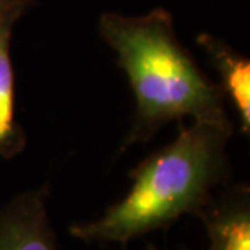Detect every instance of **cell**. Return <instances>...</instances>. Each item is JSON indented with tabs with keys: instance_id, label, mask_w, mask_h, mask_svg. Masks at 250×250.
I'll return each mask as SVG.
<instances>
[{
	"instance_id": "cell-1",
	"label": "cell",
	"mask_w": 250,
	"mask_h": 250,
	"mask_svg": "<svg viewBox=\"0 0 250 250\" xmlns=\"http://www.w3.org/2000/svg\"><path fill=\"white\" fill-rule=\"evenodd\" d=\"M234 124L228 121L179 122V133L130 171L132 186L101 218L75 223L70 234L86 242L130 241L166 229L184 214L202 209L231 177L228 145Z\"/></svg>"
},
{
	"instance_id": "cell-2",
	"label": "cell",
	"mask_w": 250,
	"mask_h": 250,
	"mask_svg": "<svg viewBox=\"0 0 250 250\" xmlns=\"http://www.w3.org/2000/svg\"><path fill=\"white\" fill-rule=\"evenodd\" d=\"M98 29L116 52L135 98L133 122L121 151L146 143L172 121L229 119L223 89L179 41L169 10L153 8L137 17L106 12Z\"/></svg>"
},
{
	"instance_id": "cell-3",
	"label": "cell",
	"mask_w": 250,
	"mask_h": 250,
	"mask_svg": "<svg viewBox=\"0 0 250 250\" xmlns=\"http://www.w3.org/2000/svg\"><path fill=\"white\" fill-rule=\"evenodd\" d=\"M49 187L28 190L0 208V250H61L47 214Z\"/></svg>"
},
{
	"instance_id": "cell-4",
	"label": "cell",
	"mask_w": 250,
	"mask_h": 250,
	"mask_svg": "<svg viewBox=\"0 0 250 250\" xmlns=\"http://www.w3.org/2000/svg\"><path fill=\"white\" fill-rule=\"evenodd\" d=\"M34 0H0V158L13 159L26 146V133L15 111L12 36Z\"/></svg>"
},
{
	"instance_id": "cell-5",
	"label": "cell",
	"mask_w": 250,
	"mask_h": 250,
	"mask_svg": "<svg viewBox=\"0 0 250 250\" xmlns=\"http://www.w3.org/2000/svg\"><path fill=\"white\" fill-rule=\"evenodd\" d=\"M209 239V250H250V188L226 184L197 213Z\"/></svg>"
},
{
	"instance_id": "cell-6",
	"label": "cell",
	"mask_w": 250,
	"mask_h": 250,
	"mask_svg": "<svg viewBox=\"0 0 250 250\" xmlns=\"http://www.w3.org/2000/svg\"><path fill=\"white\" fill-rule=\"evenodd\" d=\"M197 44L207 52L209 63L219 75V88L226 103L231 101L237 114L239 130L246 137L250 133V61L239 54L231 44L211 33H200Z\"/></svg>"
},
{
	"instance_id": "cell-7",
	"label": "cell",
	"mask_w": 250,
	"mask_h": 250,
	"mask_svg": "<svg viewBox=\"0 0 250 250\" xmlns=\"http://www.w3.org/2000/svg\"><path fill=\"white\" fill-rule=\"evenodd\" d=\"M149 250H154V247H149Z\"/></svg>"
}]
</instances>
